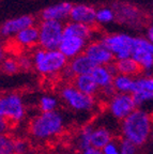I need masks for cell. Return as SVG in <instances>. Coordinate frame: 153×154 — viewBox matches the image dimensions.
Wrapping results in <instances>:
<instances>
[{
  "label": "cell",
  "mask_w": 153,
  "mask_h": 154,
  "mask_svg": "<svg viewBox=\"0 0 153 154\" xmlns=\"http://www.w3.org/2000/svg\"><path fill=\"white\" fill-rule=\"evenodd\" d=\"M67 126V118L60 110L39 112L33 116L28 124V134L36 143H45L56 139Z\"/></svg>",
  "instance_id": "1"
},
{
  "label": "cell",
  "mask_w": 153,
  "mask_h": 154,
  "mask_svg": "<svg viewBox=\"0 0 153 154\" xmlns=\"http://www.w3.org/2000/svg\"><path fill=\"white\" fill-rule=\"evenodd\" d=\"M153 131V118L150 113L142 109H135L129 117L121 121L120 133L122 138L130 140L136 146H144Z\"/></svg>",
  "instance_id": "2"
},
{
  "label": "cell",
  "mask_w": 153,
  "mask_h": 154,
  "mask_svg": "<svg viewBox=\"0 0 153 154\" xmlns=\"http://www.w3.org/2000/svg\"><path fill=\"white\" fill-rule=\"evenodd\" d=\"M34 70L42 76H54L62 73L67 67L69 60L56 51H46L43 48H36L31 56Z\"/></svg>",
  "instance_id": "3"
},
{
  "label": "cell",
  "mask_w": 153,
  "mask_h": 154,
  "mask_svg": "<svg viewBox=\"0 0 153 154\" xmlns=\"http://www.w3.org/2000/svg\"><path fill=\"white\" fill-rule=\"evenodd\" d=\"M59 96L67 108L76 113L87 115L93 112L96 108L95 97L86 95L77 90L72 84H65L61 87Z\"/></svg>",
  "instance_id": "4"
},
{
  "label": "cell",
  "mask_w": 153,
  "mask_h": 154,
  "mask_svg": "<svg viewBox=\"0 0 153 154\" xmlns=\"http://www.w3.org/2000/svg\"><path fill=\"white\" fill-rule=\"evenodd\" d=\"M1 116L7 118L13 125L23 122L27 116V106L22 94L9 92L0 95Z\"/></svg>",
  "instance_id": "5"
},
{
  "label": "cell",
  "mask_w": 153,
  "mask_h": 154,
  "mask_svg": "<svg viewBox=\"0 0 153 154\" xmlns=\"http://www.w3.org/2000/svg\"><path fill=\"white\" fill-rule=\"evenodd\" d=\"M64 24L55 20H42L39 24V46L46 51H56L63 38Z\"/></svg>",
  "instance_id": "6"
},
{
  "label": "cell",
  "mask_w": 153,
  "mask_h": 154,
  "mask_svg": "<svg viewBox=\"0 0 153 154\" xmlns=\"http://www.w3.org/2000/svg\"><path fill=\"white\" fill-rule=\"evenodd\" d=\"M102 41L113 53L116 60H124L132 57V53L136 48L137 38L125 33H115L104 36Z\"/></svg>",
  "instance_id": "7"
},
{
  "label": "cell",
  "mask_w": 153,
  "mask_h": 154,
  "mask_svg": "<svg viewBox=\"0 0 153 154\" xmlns=\"http://www.w3.org/2000/svg\"><path fill=\"white\" fill-rule=\"evenodd\" d=\"M107 108L114 118L119 121H123L135 109H137V107L132 94L116 93L107 101Z\"/></svg>",
  "instance_id": "8"
},
{
  "label": "cell",
  "mask_w": 153,
  "mask_h": 154,
  "mask_svg": "<svg viewBox=\"0 0 153 154\" xmlns=\"http://www.w3.org/2000/svg\"><path fill=\"white\" fill-rule=\"evenodd\" d=\"M84 54L94 63L95 66L108 65L115 60V56L108 49V47L100 41H91L87 44Z\"/></svg>",
  "instance_id": "9"
},
{
  "label": "cell",
  "mask_w": 153,
  "mask_h": 154,
  "mask_svg": "<svg viewBox=\"0 0 153 154\" xmlns=\"http://www.w3.org/2000/svg\"><path fill=\"white\" fill-rule=\"evenodd\" d=\"M36 26V17L32 15H22L8 19L0 26V36L12 38L28 27Z\"/></svg>",
  "instance_id": "10"
},
{
  "label": "cell",
  "mask_w": 153,
  "mask_h": 154,
  "mask_svg": "<svg viewBox=\"0 0 153 154\" xmlns=\"http://www.w3.org/2000/svg\"><path fill=\"white\" fill-rule=\"evenodd\" d=\"M89 42L75 36H63L58 51L62 54L67 60H72L77 56L84 54L85 48Z\"/></svg>",
  "instance_id": "11"
},
{
  "label": "cell",
  "mask_w": 153,
  "mask_h": 154,
  "mask_svg": "<svg viewBox=\"0 0 153 154\" xmlns=\"http://www.w3.org/2000/svg\"><path fill=\"white\" fill-rule=\"evenodd\" d=\"M95 14L96 10L93 7L88 5H73L71 13H70V20L78 24H84L87 26L92 27L95 24Z\"/></svg>",
  "instance_id": "12"
},
{
  "label": "cell",
  "mask_w": 153,
  "mask_h": 154,
  "mask_svg": "<svg viewBox=\"0 0 153 154\" xmlns=\"http://www.w3.org/2000/svg\"><path fill=\"white\" fill-rule=\"evenodd\" d=\"M73 5L70 2H60L47 7L41 12L42 20H55L63 23L70 18V13Z\"/></svg>",
  "instance_id": "13"
},
{
  "label": "cell",
  "mask_w": 153,
  "mask_h": 154,
  "mask_svg": "<svg viewBox=\"0 0 153 154\" xmlns=\"http://www.w3.org/2000/svg\"><path fill=\"white\" fill-rule=\"evenodd\" d=\"M94 63L87 57L85 54L75 57L74 59L70 60L67 63V69L71 71L73 76H80V75H89L94 70Z\"/></svg>",
  "instance_id": "14"
},
{
  "label": "cell",
  "mask_w": 153,
  "mask_h": 154,
  "mask_svg": "<svg viewBox=\"0 0 153 154\" xmlns=\"http://www.w3.org/2000/svg\"><path fill=\"white\" fill-rule=\"evenodd\" d=\"M115 139L111 130L105 125H94L91 135V147L102 150L106 144Z\"/></svg>",
  "instance_id": "15"
},
{
  "label": "cell",
  "mask_w": 153,
  "mask_h": 154,
  "mask_svg": "<svg viewBox=\"0 0 153 154\" xmlns=\"http://www.w3.org/2000/svg\"><path fill=\"white\" fill-rule=\"evenodd\" d=\"M72 85L77 90L92 97H95L100 93V88L95 84L91 74L74 77V79L72 80Z\"/></svg>",
  "instance_id": "16"
},
{
  "label": "cell",
  "mask_w": 153,
  "mask_h": 154,
  "mask_svg": "<svg viewBox=\"0 0 153 154\" xmlns=\"http://www.w3.org/2000/svg\"><path fill=\"white\" fill-rule=\"evenodd\" d=\"M63 36H75L89 42L92 38V27L74 22H67L63 27Z\"/></svg>",
  "instance_id": "17"
},
{
  "label": "cell",
  "mask_w": 153,
  "mask_h": 154,
  "mask_svg": "<svg viewBox=\"0 0 153 154\" xmlns=\"http://www.w3.org/2000/svg\"><path fill=\"white\" fill-rule=\"evenodd\" d=\"M15 41L23 47H34L39 45V28L36 26L28 27L14 36Z\"/></svg>",
  "instance_id": "18"
},
{
  "label": "cell",
  "mask_w": 153,
  "mask_h": 154,
  "mask_svg": "<svg viewBox=\"0 0 153 154\" xmlns=\"http://www.w3.org/2000/svg\"><path fill=\"white\" fill-rule=\"evenodd\" d=\"M91 76L93 77L94 82L98 85L100 90L113 86L114 77H115L109 72V70H108V67L106 65L95 66L94 70L92 71V73H91Z\"/></svg>",
  "instance_id": "19"
},
{
  "label": "cell",
  "mask_w": 153,
  "mask_h": 154,
  "mask_svg": "<svg viewBox=\"0 0 153 154\" xmlns=\"http://www.w3.org/2000/svg\"><path fill=\"white\" fill-rule=\"evenodd\" d=\"M93 128V124H86L77 132L75 136V147L79 152L91 147V135Z\"/></svg>",
  "instance_id": "20"
},
{
  "label": "cell",
  "mask_w": 153,
  "mask_h": 154,
  "mask_svg": "<svg viewBox=\"0 0 153 154\" xmlns=\"http://www.w3.org/2000/svg\"><path fill=\"white\" fill-rule=\"evenodd\" d=\"M116 66H117L118 74L126 75V76L133 77L138 75L141 72V67L135 60L132 58L124 59V60H117L116 61Z\"/></svg>",
  "instance_id": "21"
},
{
  "label": "cell",
  "mask_w": 153,
  "mask_h": 154,
  "mask_svg": "<svg viewBox=\"0 0 153 154\" xmlns=\"http://www.w3.org/2000/svg\"><path fill=\"white\" fill-rule=\"evenodd\" d=\"M113 87L117 93H133L134 87V78L126 75L118 74L114 77Z\"/></svg>",
  "instance_id": "22"
},
{
  "label": "cell",
  "mask_w": 153,
  "mask_h": 154,
  "mask_svg": "<svg viewBox=\"0 0 153 154\" xmlns=\"http://www.w3.org/2000/svg\"><path fill=\"white\" fill-rule=\"evenodd\" d=\"M132 59L140 65L142 71H150L153 69V55L142 49H135L132 53Z\"/></svg>",
  "instance_id": "23"
},
{
  "label": "cell",
  "mask_w": 153,
  "mask_h": 154,
  "mask_svg": "<svg viewBox=\"0 0 153 154\" xmlns=\"http://www.w3.org/2000/svg\"><path fill=\"white\" fill-rule=\"evenodd\" d=\"M59 100L50 94H44L39 99L38 107L40 112H49V111L58 110Z\"/></svg>",
  "instance_id": "24"
},
{
  "label": "cell",
  "mask_w": 153,
  "mask_h": 154,
  "mask_svg": "<svg viewBox=\"0 0 153 154\" xmlns=\"http://www.w3.org/2000/svg\"><path fill=\"white\" fill-rule=\"evenodd\" d=\"M138 91H150L153 92V77H138L134 79L133 93ZM132 93V94H133Z\"/></svg>",
  "instance_id": "25"
},
{
  "label": "cell",
  "mask_w": 153,
  "mask_h": 154,
  "mask_svg": "<svg viewBox=\"0 0 153 154\" xmlns=\"http://www.w3.org/2000/svg\"><path fill=\"white\" fill-rule=\"evenodd\" d=\"M13 152L15 154H31V143L24 137L14 138Z\"/></svg>",
  "instance_id": "26"
},
{
  "label": "cell",
  "mask_w": 153,
  "mask_h": 154,
  "mask_svg": "<svg viewBox=\"0 0 153 154\" xmlns=\"http://www.w3.org/2000/svg\"><path fill=\"white\" fill-rule=\"evenodd\" d=\"M0 70L7 75H14L20 71L17 59L14 58H5L2 62L0 63Z\"/></svg>",
  "instance_id": "27"
},
{
  "label": "cell",
  "mask_w": 153,
  "mask_h": 154,
  "mask_svg": "<svg viewBox=\"0 0 153 154\" xmlns=\"http://www.w3.org/2000/svg\"><path fill=\"white\" fill-rule=\"evenodd\" d=\"M14 138L10 134H0V154L13 153Z\"/></svg>",
  "instance_id": "28"
},
{
  "label": "cell",
  "mask_w": 153,
  "mask_h": 154,
  "mask_svg": "<svg viewBox=\"0 0 153 154\" xmlns=\"http://www.w3.org/2000/svg\"><path fill=\"white\" fill-rule=\"evenodd\" d=\"M115 17L114 11L109 8H101V9L96 10L95 14V20L98 24H107L110 23Z\"/></svg>",
  "instance_id": "29"
},
{
  "label": "cell",
  "mask_w": 153,
  "mask_h": 154,
  "mask_svg": "<svg viewBox=\"0 0 153 154\" xmlns=\"http://www.w3.org/2000/svg\"><path fill=\"white\" fill-rule=\"evenodd\" d=\"M133 100H134L136 107L141 106L142 104H145L146 102L153 101V92L150 91H138L132 94Z\"/></svg>",
  "instance_id": "30"
},
{
  "label": "cell",
  "mask_w": 153,
  "mask_h": 154,
  "mask_svg": "<svg viewBox=\"0 0 153 154\" xmlns=\"http://www.w3.org/2000/svg\"><path fill=\"white\" fill-rule=\"evenodd\" d=\"M119 146H120V152L121 154H136L137 153V148L133 142L130 140L122 138L119 140Z\"/></svg>",
  "instance_id": "31"
},
{
  "label": "cell",
  "mask_w": 153,
  "mask_h": 154,
  "mask_svg": "<svg viewBox=\"0 0 153 154\" xmlns=\"http://www.w3.org/2000/svg\"><path fill=\"white\" fill-rule=\"evenodd\" d=\"M20 71H30L33 67V61L32 58L29 56H22L17 59Z\"/></svg>",
  "instance_id": "32"
},
{
  "label": "cell",
  "mask_w": 153,
  "mask_h": 154,
  "mask_svg": "<svg viewBox=\"0 0 153 154\" xmlns=\"http://www.w3.org/2000/svg\"><path fill=\"white\" fill-rule=\"evenodd\" d=\"M102 151H103L104 154H121L119 140L114 139L113 141H110L108 144H106L105 147L102 149Z\"/></svg>",
  "instance_id": "33"
},
{
  "label": "cell",
  "mask_w": 153,
  "mask_h": 154,
  "mask_svg": "<svg viewBox=\"0 0 153 154\" xmlns=\"http://www.w3.org/2000/svg\"><path fill=\"white\" fill-rule=\"evenodd\" d=\"M14 125L5 117H0V134H10Z\"/></svg>",
  "instance_id": "34"
},
{
  "label": "cell",
  "mask_w": 153,
  "mask_h": 154,
  "mask_svg": "<svg viewBox=\"0 0 153 154\" xmlns=\"http://www.w3.org/2000/svg\"><path fill=\"white\" fill-rule=\"evenodd\" d=\"M80 154H104L103 151L100 149H96V148H93V147H90L88 149L84 150V151H81Z\"/></svg>",
  "instance_id": "35"
},
{
  "label": "cell",
  "mask_w": 153,
  "mask_h": 154,
  "mask_svg": "<svg viewBox=\"0 0 153 154\" xmlns=\"http://www.w3.org/2000/svg\"><path fill=\"white\" fill-rule=\"evenodd\" d=\"M7 58V51H5V48L3 47V45L0 44V63L2 62Z\"/></svg>",
  "instance_id": "36"
},
{
  "label": "cell",
  "mask_w": 153,
  "mask_h": 154,
  "mask_svg": "<svg viewBox=\"0 0 153 154\" xmlns=\"http://www.w3.org/2000/svg\"><path fill=\"white\" fill-rule=\"evenodd\" d=\"M147 34H148V40L153 44V26L149 28L148 33H147Z\"/></svg>",
  "instance_id": "37"
},
{
  "label": "cell",
  "mask_w": 153,
  "mask_h": 154,
  "mask_svg": "<svg viewBox=\"0 0 153 154\" xmlns=\"http://www.w3.org/2000/svg\"><path fill=\"white\" fill-rule=\"evenodd\" d=\"M60 154H76V153H72V152H63V153H60Z\"/></svg>",
  "instance_id": "38"
},
{
  "label": "cell",
  "mask_w": 153,
  "mask_h": 154,
  "mask_svg": "<svg viewBox=\"0 0 153 154\" xmlns=\"http://www.w3.org/2000/svg\"><path fill=\"white\" fill-rule=\"evenodd\" d=\"M151 138H152V140H153V131H152V134H151Z\"/></svg>",
  "instance_id": "39"
},
{
  "label": "cell",
  "mask_w": 153,
  "mask_h": 154,
  "mask_svg": "<svg viewBox=\"0 0 153 154\" xmlns=\"http://www.w3.org/2000/svg\"><path fill=\"white\" fill-rule=\"evenodd\" d=\"M9 154H15V153H14V152H13V153H9Z\"/></svg>",
  "instance_id": "40"
},
{
  "label": "cell",
  "mask_w": 153,
  "mask_h": 154,
  "mask_svg": "<svg viewBox=\"0 0 153 154\" xmlns=\"http://www.w3.org/2000/svg\"><path fill=\"white\" fill-rule=\"evenodd\" d=\"M152 118H153V116H152Z\"/></svg>",
  "instance_id": "41"
},
{
  "label": "cell",
  "mask_w": 153,
  "mask_h": 154,
  "mask_svg": "<svg viewBox=\"0 0 153 154\" xmlns=\"http://www.w3.org/2000/svg\"><path fill=\"white\" fill-rule=\"evenodd\" d=\"M46 154H47V153H46Z\"/></svg>",
  "instance_id": "42"
}]
</instances>
